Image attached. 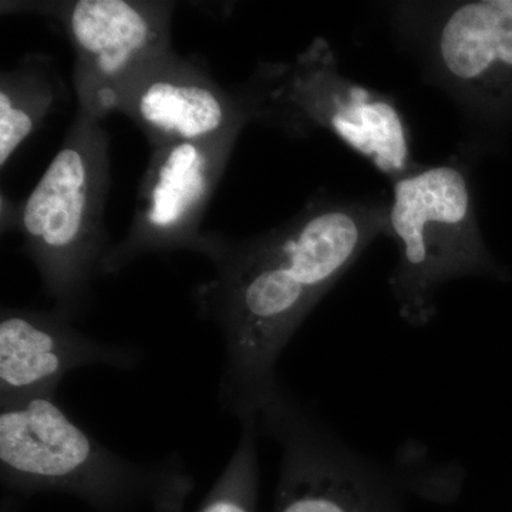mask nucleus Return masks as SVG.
Masks as SVG:
<instances>
[{"label": "nucleus", "mask_w": 512, "mask_h": 512, "mask_svg": "<svg viewBox=\"0 0 512 512\" xmlns=\"http://www.w3.org/2000/svg\"><path fill=\"white\" fill-rule=\"evenodd\" d=\"M66 97L52 57L28 53L0 74V170L43 127Z\"/></svg>", "instance_id": "12"}, {"label": "nucleus", "mask_w": 512, "mask_h": 512, "mask_svg": "<svg viewBox=\"0 0 512 512\" xmlns=\"http://www.w3.org/2000/svg\"><path fill=\"white\" fill-rule=\"evenodd\" d=\"M255 419L281 451L276 512H357L386 484L384 464L350 447L284 386Z\"/></svg>", "instance_id": "9"}, {"label": "nucleus", "mask_w": 512, "mask_h": 512, "mask_svg": "<svg viewBox=\"0 0 512 512\" xmlns=\"http://www.w3.org/2000/svg\"><path fill=\"white\" fill-rule=\"evenodd\" d=\"M0 478L22 494L63 493L99 512H180L194 477L180 453L136 461L111 450L53 397L0 409Z\"/></svg>", "instance_id": "2"}, {"label": "nucleus", "mask_w": 512, "mask_h": 512, "mask_svg": "<svg viewBox=\"0 0 512 512\" xmlns=\"http://www.w3.org/2000/svg\"><path fill=\"white\" fill-rule=\"evenodd\" d=\"M397 40L471 130L512 123V0L396 2Z\"/></svg>", "instance_id": "6"}, {"label": "nucleus", "mask_w": 512, "mask_h": 512, "mask_svg": "<svg viewBox=\"0 0 512 512\" xmlns=\"http://www.w3.org/2000/svg\"><path fill=\"white\" fill-rule=\"evenodd\" d=\"M143 349L80 332L55 311L3 306L0 312V409L43 397L56 399L64 377L82 367L131 372Z\"/></svg>", "instance_id": "11"}, {"label": "nucleus", "mask_w": 512, "mask_h": 512, "mask_svg": "<svg viewBox=\"0 0 512 512\" xmlns=\"http://www.w3.org/2000/svg\"><path fill=\"white\" fill-rule=\"evenodd\" d=\"M241 436L200 512H254L259 484V433L254 416L242 420Z\"/></svg>", "instance_id": "13"}, {"label": "nucleus", "mask_w": 512, "mask_h": 512, "mask_svg": "<svg viewBox=\"0 0 512 512\" xmlns=\"http://www.w3.org/2000/svg\"><path fill=\"white\" fill-rule=\"evenodd\" d=\"M241 89L254 123L291 137L328 133L390 184L419 167L397 100L340 72L335 50L323 37H315L289 62L259 63Z\"/></svg>", "instance_id": "4"}, {"label": "nucleus", "mask_w": 512, "mask_h": 512, "mask_svg": "<svg viewBox=\"0 0 512 512\" xmlns=\"http://www.w3.org/2000/svg\"><path fill=\"white\" fill-rule=\"evenodd\" d=\"M245 128L151 148L141 178L133 220L111 244L101 275L119 274L150 254L198 252L201 222Z\"/></svg>", "instance_id": "8"}, {"label": "nucleus", "mask_w": 512, "mask_h": 512, "mask_svg": "<svg viewBox=\"0 0 512 512\" xmlns=\"http://www.w3.org/2000/svg\"><path fill=\"white\" fill-rule=\"evenodd\" d=\"M387 237L399 259L390 291L404 322L424 328L437 315L441 286L466 276H500L478 224L466 158L419 164L392 184Z\"/></svg>", "instance_id": "5"}, {"label": "nucleus", "mask_w": 512, "mask_h": 512, "mask_svg": "<svg viewBox=\"0 0 512 512\" xmlns=\"http://www.w3.org/2000/svg\"><path fill=\"white\" fill-rule=\"evenodd\" d=\"M175 2L53 0L2 2V13H32L55 22L74 52L77 111L104 121L124 84L171 46Z\"/></svg>", "instance_id": "7"}, {"label": "nucleus", "mask_w": 512, "mask_h": 512, "mask_svg": "<svg viewBox=\"0 0 512 512\" xmlns=\"http://www.w3.org/2000/svg\"><path fill=\"white\" fill-rule=\"evenodd\" d=\"M386 192L338 197L320 191L278 227L235 238L204 232L197 254L214 275L192 292L198 318L222 340L218 403L239 420L261 412L279 387V359L313 309L379 237Z\"/></svg>", "instance_id": "1"}, {"label": "nucleus", "mask_w": 512, "mask_h": 512, "mask_svg": "<svg viewBox=\"0 0 512 512\" xmlns=\"http://www.w3.org/2000/svg\"><path fill=\"white\" fill-rule=\"evenodd\" d=\"M110 180L109 133L103 121L76 110L62 146L20 205L22 252L52 309L72 320L86 312L111 245L104 224Z\"/></svg>", "instance_id": "3"}, {"label": "nucleus", "mask_w": 512, "mask_h": 512, "mask_svg": "<svg viewBox=\"0 0 512 512\" xmlns=\"http://www.w3.org/2000/svg\"><path fill=\"white\" fill-rule=\"evenodd\" d=\"M114 113L133 121L151 148L254 123L241 86L227 89L204 64L174 49L154 57L128 79Z\"/></svg>", "instance_id": "10"}]
</instances>
